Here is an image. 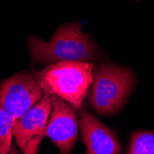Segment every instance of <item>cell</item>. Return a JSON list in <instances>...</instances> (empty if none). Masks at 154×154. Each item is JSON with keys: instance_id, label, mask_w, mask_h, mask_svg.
Segmentation results:
<instances>
[{"instance_id": "1", "label": "cell", "mask_w": 154, "mask_h": 154, "mask_svg": "<svg viewBox=\"0 0 154 154\" xmlns=\"http://www.w3.org/2000/svg\"><path fill=\"white\" fill-rule=\"evenodd\" d=\"M31 57L48 65L59 62H89L97 54V46L78 23L59 27L50 41L32 36L28 41Z\"/></svg>"}, {"instance_id": "2", "label": "cell", "mask_w": 154, "mask_h": 154, "mask_svg": "<svg viewBox=\"0 0 154 154\" xmlns=\"http://www.w3.org/2000/svg\"><path fill=\"white\" fill-rule=\"evenodd\" d=\"M36 78L44 91L80 109L93 79V65L78 61L59 62L49 65Z\"/></svg>"}, {"instance_id": "3", "label": "cell", "mask_w": 154, "mask_h": 154, "mask_svg": "<svg viewBox=\"0 0 154 154\" xmlns=\"http://www.w3.org/2000/svg\"><path fill=\"white\" fill-rule=\"evenodd\" d=\"M89 103L98 114L115 115L123 107L136 85L131 69L101 65L93 70Z\"/></svg>"}, {"instance_id": "4", "label": "cell", "mask_w": 154, "mask_h": 154, "mask_svg": "<svg viewBox=\"0 0 154 154\" xmlns=\"http://www.w3.org/2000/svg\"><path fill=\"white\" fill-rule=\"evenodd\" d=\"M54 95L44 93L41 101L12 125V136L23 154H38V148L45 137V127L54 107Z\"/></svg>"}, {"instance_id": "5", "label": "cell", "mask_w": 154, "mask_h": 154, "mask_svg": "<svg viewBox=\"0 0 154 154\" xmlns=\"http://www.w3.org/2000/svg\"><path fill=\"white\" fill-rule=\"evenodd\" d=\"M44 93L36 77L29 72H20L1 83L0 106L7 114L17 119L37 104Z\"/></svg>"}, {"instance_id": "6", "label": "cell", "mask_w": 154, "mask_h": 154, "mask_svg": "<svg viewBox=\"0 0 154 154\" xmlns=\"http://www.w3.org/2000/svg\"><path fill=\"white\" fill-rule=\"evenodd\" d=\"M75 108L54 95V107L45 127V137H49L59 149V154H71L78 137Z\"/></svg>"}, {"instance_id": "7", "label": "cell", "mask_w": 154, "mask_h": 154, "mask_svg": "<svg viewBox=\"0 0 154 154\" xmlns=\"http://www.w3.org/2000/svg\"><path fill=\"white\" fill-rule=\"evenodd\" d=\"M79 127L85 154H120L121 145L116 132L86 111L79 112Z\"/></svg>"}, {"instance_id": "8", "label": "cell", "mask_w": 154, "mask_h": 154, "mask_svg": "<svg viewBox=\"0 0 154 154\" xmlns=\"http://www.w3.org/2000/svg\"><path fill=\"white\" fill-rule=\"evenodd\" d=\"M125 154H154V131L133 132L128 151Z\"/></svg>"}]
</instances>
